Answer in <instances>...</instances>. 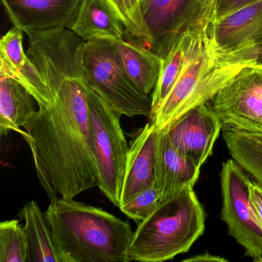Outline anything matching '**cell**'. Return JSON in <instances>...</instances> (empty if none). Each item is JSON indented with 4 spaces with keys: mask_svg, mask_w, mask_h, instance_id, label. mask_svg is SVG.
<instances>
[{
    "mask_svg": "<svg viewBox=\"0 0 262 262\" xmlns=\"http://www.w3.org/2000/svg\"><path fill=\"white\" fill-rule=\"evenodd\" d=\"M27 56L53 99L39 106L25 129L39 179L50 200L74 199L99 185L88 85L81 62L85 43L69 29L29 39Z\"/></svg>",
    "mask_w": 262,
    "mask_h": 262,
    "instance_id": "obj_1",
    "label": "cell"
},
{
    "mask_svg": "<svg viewBox=\"0 0 262 262\" xmlns=\"http://www.w3.org/2000/svg\"><path fill=\"white\" fill-rule=\"evenodd\" d=\"M59 262H130L126 221L74 199L55 198L45 212Z\"/></svg>",
    "mask_w": 262,
    "mask_h": 262,
    "instance_id": "obj_2",
    "label": "cell"
},
{
    "mask_svg": "<svg viewBox=\"0 0 262 262\" xmlns=\"http://www.w3.org/2000/svg\"><path fill=\"white\" fill-rule=\"evenodd\" d=\"M205 213L193 187L162 199L139 224L129 248L130 260L162 262L188 252L203 234Z\"/></svg>",
    "mask_w": 262,
    "mask_h": 262,
    "instance_id": "obj_3",
    "label": "cell"
},
{
    "mask_svg": "<svg viewBox=\"0 0 262 262\" xmlns=\"http://www.w3.org/2000/svg\"><path fill=\"white\" fill-rule=\"evenodd\" d=\"M259 65L231 60L214 50L208 37L202 53L188 65L150 121L164 131L188 110L211 102L244 68Z\"/></svg>",
    "mask_w": 262,
    "mask_h": 262,
    "instance_id": "obj_4",
    "label": "cell"
},
{
    "mask_svg": "<svg viewBox=\"0 0 262 262\" xmlns=\"http://www.w3.org/2000/svg\"><path fill=\"white\" fill-rule=\"evenodd\" d=\"M81 62L87 85L110 106L127 117H149L151 97L129 79L114 42L105 39L85 42Z\"/></svg>",
    "mask_w": 262,
    "mask_h": 262,
    "instance_id": "obj_5",
    "label": "cell"
},
{
    "mask_svg": "<svg viewBox=\"0 0 262 262\" xmlns=\"http://www.w3.org/2000/svg\"><path fill=\"white\" fill-rule=\"evenodd\" d=\"M215 0H141L146 37L139 42L162 59L185 35L208 33Z\"/></svg>",
    "mask_w": 262,
    "mask_h": 262,
    "instance_id": "obj_6",
    "label": "cell"
},
{
    "mask_svg": "<svg viewBox=\"0 0 262 262\" xmlns=\"http://www.w3.org/2000/svg\"><path fill=\"white\" fill-rule=\"evenodd\" d=\"M87 99L99 172L98 187L113 205L119 208L129 150L121 126L122 115L90 87Z\"/></svg>",
    "mask_w": 262,
    "mask_h": 262,
    "instance_id": "obj_7",
    "label": "cell"
},
{
    "mask_svg": "<svg viewBox=\"0 0 262 262\" xmlns=\"http://www.w3.org/2000/svg\"><path fill=\"white\" fill-rule=\"evenodd\" d=\"M248 174L234 160L222 164L220 173L222 208L221 217L228 234L254 261L262 257V227L250 198Z\"/></svg>",
    "mask_w": 262,
    "mask_h": 262,
    "instance_id": "obj_8",
    "label": "cell"
},
{
    "mask_svg": "<svg viewBox=\"0 0 262 262\" xmlns=\"http://www.w3.org/2000/svg\"><path fill=\"white\" fill-rule=\"evenodd\" d=\"M208 104L222 128L262 135V65L244 68Z\"/></svg>",
    "mask_w": 262,
    "mask_h": 262,
    "instance_id": "obj_9",
    "label": "cell"
},
{
    "mask_svg": "<svg viewBox=\"0 0 262 262\" xmlns=\"http://www.w3.org/2000/svg\"><path fill=\"white\" fill-rule=\"evenodd\" d=\"M208 37L216 51L234 62L262 60V1L214 20Z\"/></svg>",
    "mask_w": 262,
    "mask_h": 262,
    "instance_id": "obj_10",
    "label": "cell"
},
{
    "mask_svg": "<svg viewBox=\"0 0 262 262\" xmlns=\"http://www.w3.org/2000/svg\"><path fill=\"white\" fill-rule=\"evenodd\" d=\"M82 0H1L13 27L29 39L70 29Z\"/></svg>",
    "mask_w": 262,
    "mask_h": 262,
    "instance_id": "obj_11",
    "label": "cell"
},
{
    "mask_svg": "<svg viewBox=\"0 0 262 262\" xmlns=\"http://www.w3.org/2000/svg\"><path fill=\"white\" fill-rule=\"evenodd\" d=\"M222 130L220 119L206 103L188 110L162 132L181 153L202 168L212 155Z\"/></svg>",
    "mask_w": 262,
    "mask_h": 262,
    "instance_id": "obj_12",
    "label": "cell"
},
{
    "mask_svg": "<svg viewBox=\"0 0 262 262\" xmlns=\"http://www.w3.org/2000/svg\"><path fill=\"white\" fill-rule=\"evenodd\" d=\"M160 134L161 131L150 121L135 135L127 156L119 208L154 184Z\"/></svg>",
    "mask_w": 262,
    "mask_h": 262,
    "instance_id": "obj_13",
    "label": "cell"
},
{
    "mask_svg": "<svg viewBox=\"0 0 262 262\" xmlns=\"http://www.w3.org/2000/svg\"><path fill=\"white\" fill-rule=\"evenodd\" d=\"M200 171L201 168L171 144L166 133L161 132L154 184L160 191L162 199L188 187L194 188Z\"/></svg>",
    "mask_w": 262,
    "mask_h": 262,
    "instance_id": "obj_14",
    "label": "cell"
},
{
    "mask_svg": "<svg viewBox=\"0 0 262 262\" xmlns=\"http://www.w3.org/2000/svg\"><path fill=\"white\" fill-rule=\"evenodd\" d=\"M208 38V33L185 35L163 59L159 79L151 95L149 119L153 117L168 97L188 65L202 53Z\"/></svg>",
    "mask_w": 262,
    "mask_h": 262,
    "instance_id": "obj_15",
    "label": "cell"
},
{
    "mask_svg": "<svg viewBox=\"0 0 262 262\" xmlns=\"http://www.w3.org/2000/svg\"><path fill=\"white\" fill-rule=\"evenodd\" d=\"M69 30L84 42L125 39V27L104 0H82Z\"/></svg>",
    "mask_w": 262,
    "mask_h": 262,
    "instance_id": "obj_16",
    "label": "cell"
},
{
    "mask_svg": "<svg viewBox=\"0 0 262 262\" xmlns=\"http://www.w3.org/2000/svg\"><path fill=\"white\" fill-rule=\"evenodd\" d=\"M31 93L11 76L0 75V133L10 131L25 136L26 128L37 110Z\"/></svg>",
    "mask_w": 262,
    "mask_h": 262,
    "instance_id": "obj_17",
    "label": "cell"
},
{
    "mask_svg": "<svg viewBox=\"0 0 262 262\" xmlns=\"http://www.w3.org/2000/svg\"><path fill=\"white\" fill-rule=\"evenodd\" d=\"M113 42L129 79L142 93L149 96L157 83L163 59L148 49L125 38Z\"/></svg>",
    "mask_w": 262,
    "mask_h": 262,
    "instance_id": "obj_18",
    "label": "cell"
},
{
    "mask_svg": "<svg viewBox=\"0 0 262 262\" xmlns=\"http://www.w3.org/2000/svg\"><path fill=\"white\" fill-rule=\"evenodd\" d=\"M19 215L25 221L24 231L28 241L27 262H59L45 213L35 201L25 204Z\"/></svg>",
    "mask_w": 262,
    "mask_h": 262,
    "instance_id": "obj_19",
    "label": "cell"
},
{
    "mask_svg": "<svg viewBox=\"0 0 262 262\" xmlns=\"http://www.w3.org/2000/svg\"><path fill=\"white\" fill-rule=\"evenodd\" d=\"M222 131L231 158L262 185V135L233 128Z\"/></svg>",
    "mask_w": 262,
    "mask_h": 262,
    "instance_id": "obj_20",
    "label": "cell"
},
{
    "mask_svg": "<svg viewBox=\"0 0 262 262\" xmlns=\"http://www.w3.org/2000/svg\"><path fill=\"white\" fill-rule=\"evenodd\" d=\"M28 241L18 220L0 223V262H27Z\"/></svg>",
    "mask_w": 262,
    "mask_h": 262,
    "instance_id": "obj_21",
    "label": "cell"
},
{
    "mask_svg": "<svg viewBox=\"0 0 262 262\" xmlns=\"http://www.w3.org/2000/svg\"><path fill=\"white\" fill-rule=\"evenodd\" d=\"M125 27L127 39L139 43L146 37L140 0H104Z\"/></svg>",
    "mask_w": 262,
    "mask_h": 262,
    "instance_id": "obj_22",
    "label": "cell"
},
{
    "mask_svg": "<svg viewBox=\"0 0 262 262\" xmlns=\"http://www.w3.org/2000/svg\"><path fill=\"white\" fill-rule=\"evenodd\" d=\"M24 31L13 27L0 41V70L23 71L30 63L27 53L23 47Z\"/></svg>",
    "mask_w": 262,
    "mask_h": 262,
    "instance_id": "obj_23",
    "label": "cell"
},
{
    "mask_svg": "<svg viewBox=\"0 0 262 262\" xmlns=\"http://www.w3.org/2000/svg\"><path fill=\"white\" fill-rule=\"evenodd\" d=\"M162 199V194L155 184L138 192L120 210L130 219L140 223L153 212Z\"/></svg>",
    "mask_w": 262,
    "mask_h": 262,
    "instance_id": "obj_24",
    "label": "cell"
},
{
    "mask_svg": "<svg viewBox=\"0 0 262 262\" xmlns=\"http://www.w3.org/2000/svg\"><path fill=\"white\" fill-rule=\"evenodd\" d=\"M260 1L262 0H215L214 20L222 19L244 7Z\"/></svg>",
    "mask_w": 262,
    "mask_h": 262,
    "instance_id": "obj_25",
    "label": "cell"
},
{
    "mask_svg": "<svg viewBox=\"0 0 262 262\" xmlns=\"http://www.w3.org/2000/svg\"><path fill=\"white\" fill-rule=\"evenodd\" d=\"M250 198L257 219L262 227V185L256 181L250 184Z\"/></svg>",
    "mask_w": 262,
    "mask_h": 262,
    "instance_id": "obj_26",
    "label": "cell"
},
{
    "mask_svg": "<svg viewBox=\"0 0 262 262\" xmlns=\"http://www.w3.org/2000/svg\"><path fill=\"white\" fill-rule=\"evenodd\" d=\"M183 261L187 262H201V261H216V262H227L228 260L225 257L221 256L213 255L208 252L203 253V254H197V255L192 256L189 258L185 259Z\"/></svg>",
    "mask_w": 262,
    "mask_h": 262,
    "instance_id": "obj_27",
    "label": "cell"
},
{
    "mask_svg": "<svg viewBox=\"0 0 262 262\" xmlns=\"http://www.w3.org/2000/svg\"><path fill=\"white\" fill-rule=\"evenodd\" d=\"M256 262H262V257L260 258H259L258 260H257Z\"/></svg>",
    "mask_w": 262,
    "mask_h": 262,
    "instance_id": "obj_28",
    "label": "cell"
},
{
    "mask_svg": "<svg viewBox=\"0 0 262 262\" xmlns=\"http://www.w3.org/2000/svg\"><path fill=\"white\" fill-rule=\"evenodd\" d=\"M260 64H261V65H262V60H261V62H260Z\"/></svg>",
    "mask_w": 262,
    "mask_h": 262,
    "instance_id": "obj_29",
    "label": "cell"
},
{
    "mask_svg": "<svg viewBox=\"0 0 262 262\" xmlns=\"http://www.w3.org/2000/svg\"><path fill=\"white\" fill-rule=\"evenodd\" d=\"M140 1H141V0H140Z\"/></svg>",
    "mask_w": 262,
    "mask_h": 262,
    "instance_id": "obj_30",
    "label": "cell"
}]
</instances>
